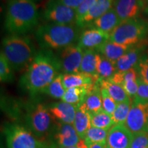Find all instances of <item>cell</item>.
<instances>
[{"instance_id": "1", "label": "cell", "mask_w": 148, "mask_h": 148, "mask_svg": "<svg viewBox=\"0 0 148 148\" xmlns=\"http://www.w3.org/2000/svg\"><path fill=\"white\" fill-rule=\"evenodd\" d=\"M60 73L62 69L57 53L49 49H40L21 75L19 85L31 97H35Z\"/></svg>"}, {"instance_id": "2", "label": "cell", "mask_w": 148, "mask_h": 148, "mask_svg": "<svg viewBox=\"0 0 148 148\" xmlns=\"http://www.w3.org/2000/svg\"><path fill=\"white\" fill-rule=\"evenodd\" d=\"M39 17L37 5L32 0H8L4 27L9 34L25 35L36 28Z\"/></svg>"}, {"instance_id": "3", "label": "cell", "mask_w": 148, "mask_h": 148, "mask_svg": "<svg viewBox=\"0 0 148 148\" xmlns=\"http://www.w3.org/2000/svg\"><path fill=\"white\" fill-rule=\"evenodd\" d=\"M79 28L76 25L46 23L36 27L34 37L40 49L59 51L78 40Z\"/></svg>"}, {"instance_id": "4", "label": "cell", "mask_w": 148, "mask_h": 148, "mask_svg": "<svg viewBox=\"0 0 148 148\" xmlns=\"http://www.w3.org/2000/svg\"><path fill=\"white\" fill-rule=\"evenodd\" d=\"M1 51L15 71L27 69L37 53L28 36L16 34H10L3 38Z\"/></svg>"}, {"instance_id": "5", "label": "cell", "mask_w": 148, "mask_h": 148, "mask_svg": "<svg viewBox=\"0 0 148 148\" xmlns=\"http://www.w3.org/2000/svg\"><path fill=\"white\" fill-rule=\"evenodd\" d=\"M24 110L25 127L37 138L47 141L49 135L53 134L57 123L47 106L37 101H29L24 106Z\"/></svg>"}, {"instance_id": "6", "label": "cell", "mask_w": 148, "mask_h": 148, "mask_svg": "<svg viewBox=\"0 0 148 148\" xmlns=\"http://www.w3.org/2000/svg\"><path fill=\"white\" fill-rule=\"evenodd\" d=\"M148 36V22L139 17L121 23L110 34V40L116 43L133 46L143 42Z\"/></svg>"}, {"instance_id": "7", "label": "cell", "mask_w": 148, "mask_h": 148, "mask_svg": "<svg viewBox=\"0 0 148 148\" xmlns=\"http://www.w3.org/2000/svg\"><path fill=\"white\" fill-rule=\"evenodd\" d=\"M3 134L8 148H56L54 143L37 138L27 127L16 123H7Z\"/></svg>"}, {"instance_id": "8", "label": "cell", "mask_w": 148, "mask_h": 148, "mask_svg": "<svg viewBox=\"0 0 148 148\" xmlns=\"http://www.w3.org/2000/svg\"><path fill=\"white\" fill-rule=\"evenodd\" d=\"M42 16L46 23L73 25L75 24V10L59 0H49L44 7Z\"/></svg>"}, {"instance_id": "9", "label": "cell", "mask_w": 148, "mask_h": 148, "mask_svg": "<svg viewBox=\"0 0 148 148\" xmlns=\"http://www.w3.org/2000/svg\"><path fill=\"white\" fill-rule=\"evenodd\" d=\"M132 134L148 132V102L133 99L125 123Z\"/></svg>"}, {"instance_id": "10", "label": "cell", "mask_w": 148, "mask_h": 148, "mask_svg": "<svg viewBox=\"0 0 148 148\" xmlns=\"http://www.w3.org/2000/svg\"><path fill=\"white\" fill-rule=\"evenodd\" d=\"M58 56L64 73H78L84 50L77 44H72L58 51Z\"/></svg>"}, {"instance_id": "11", "label": "cell", "mask_w": 148, "mask_h": 148, "mask_svg": "<svg viewBox=\"0 0 148 148\" xmlns=\"http://www.w3.org/2000/svg\"><path fill=\"white\" fill-rule=\"evenodd\" d=\"M109 40L110 34L95 27H89L80 33L77 44L83 50L96 49Z\"/></svg>"}, {"instance_id": "12", "label": "cell", "mask_w": 148, "mask_h": 148, "mask_svg": "<svg viewBox=\"0 0 148 148\" xmlns=\"http://www.w3.org/2000/svg\"><path fill=\"white\" fill-rule=\"evenodd\" d=\"M133 134L125 125H114L109 130L107 148H130Z\"/></svg>"}, {"instance_id": "13", "label": "cell", "mask_w": 148, "mask_h": 148, "mask_svg": "<svg viewBox=\"0 0 148 148\" xmlns=\"http://www.w3.org/2000/svg\"><path fill=\"white\" fill-rule=\"evenodd\" d=\"M53 134L59 147L75 145L82 140L73 125L60 122H57Z\"/></svg>"}, {"instance_id": "14", "label": "cell", "mask_w": 148, "mask_h": 148, "mask_svg": "<svg viewBox=\"0 0 148 148\" xmlns=\"http://www.w3.org/2000/svg\"><path fill=\"white\" fill-rule=\"evenodd\" d=\"M146 45L143 42L132 46L124 55L114 62L116 71H124L136 67L138 61L146 52Z\"/></svg>"}, {"instance_id": "15", "label": "cell", "mask_w": 148, "mask_h": 148, "mask_svg": "<svg viewBox=\"0 0 148 148\" xmlns=\"http://www.w3.org/2000/svg\"><path fill=\"white\" fill-rule=\"evenodd\" d=\"M143 5V0H114L112 8L123 21L138 17Z\"/></svg>"}, {"instance_id": "16", "label": "cell", "mask_w": 148, "mask_h": 148, "mask_svg": "<svg viewBox=\"0 0 148 148\" xmlns=\"http://www.w3.org/2000/svg\"><path fill=\"white\" fill-rule=\"evenodd\" d=\"M49 112L56 121L73 125L77 106L65 101L51 103L47 106Z\"/></svg>"}, {"instance_id": "17", "label": "cell", "mask_w": 148, "mask_h": 148, "mask_svg": "<svg viewBox=\"0 0 148 148\" xmlns=\"http://www.w3.org/2000/svg\"><path fill=\"white\" fill-rule=\"evenodd\" d=\"M121 23V20L117 15L114 9L111 8L106 13L92 21L88 27H95L110 34Z\"/></svg>"}, {"instance_id": "18", "label": "cell", "mask_w": 148, "mask_h": 148, "mask_svg": "<svg viewBox=\"0 0 148 148\" xmlns=\"http://www.w3.org/2000/svg\"><path fill=\"white\" fill-rule=\"evenodd\" d=\"M98 79L97 77L82 72L62 74V83L65 89L73 87L93 86Z\"/></svg>"}, {"instance_id": "19", "label": "cell", "mask_w": 148, "mask_h": 148, "mask_svg": "<svg viewBox=\"0 0 148 148\" xmlns=\"http://www.w3.org/2000/svg\"><path fill=\"white\" fill-rule=\"evenodd\" d=\"M113 2L114 0H97L95 4L90 9L87 14L78 23L76 24V25L79 28L88 26L92 21L112 8Z\"/></svg>"}, {"instance_id": "20", "label": "cell", "mask_w": 148, "mask_h": 148, "mask_svg": "<svg viewBox=\"0 0 148 148\" xmlns=\"http://www.w3.org/2000/svg\"><path fill=\"white\" fill-rule=\"evenodd\" d=\"M132 47V46H127L116 43L109 40L99 46L95 50H97V52H99V53H100L105 58L114 63Z\"/></svg>"}, {"instance_id": "21", "label": "cell", "mask_w": 148, "mask_h": 148, "mask_svg": "<svg viewBox=\"0 0 148 148\" xmlns=\"http://www.w3.org/2000/svg\"><path fill=\"white\" fill-rule=\"evenodd\" d=\"M81 104L89 113H95L103 110L101 87L97 82L86 94Z\"/></svg>"}, {"instance_id": "22", "label": "cell", "mask_w": 148, "mask_h": 148, "mask_svg": "<svg viewBox=\"0 0 148 148\" xmlns=\"http://www.w3.org/2000/svg\"><path fill=\"white\" fill-rule=\"evenodd\" d=\"M73 127L82 140L84 139L88 130L91 127L90 113L82 104L77 106L76 113L73 123Z\"/></svg>"}, {"instance_id": "23", "label": "cell", "mask_w": 148, "mask_h": 148, "mask_svg": "<svg viewBox=\"0 0 148 148\" xmlns=\"http://www.w3.org/2000/svg\"><path fill=\"white\" fill-rule=\"evenodd\" d=\"M97 82L101 88L106 89L109 95L113 98L114 100L117 103L131 100V98L127 95L121 85L111 82L108 79L99 78Z\"/></svg>"}, {"instance_id": "24", "label": "cell", "mask_w": 148, "mask_h": 148, "mask_svg": "<svg viewBox=\"0 0 148 148\" xmlns=\"http://www.w3.org/2000/svg\"><path fill=\"white\" fill-rule=\"evenodd\" d=\"M97 53L95 49H89L84 50L79 71L99 78L97 71Z\"/></svg>"}, {"instance_id": "25", "label": "cell", "mask_w": 148, "mask_h": 148, "mask_svg": "<svg viewBox=\"0 0 148 148\" xmlns=\"http://www.w3.org/2000/svg\"><path fill=\"white\" fill-rule=\"evenodd\" d=\"M93 86L67 88V89H66V91L61 100L71 103V104L74 105L75 106H78L82 103L85 96L86 95V94Z\"/></svg>"}, {"instance_id": "26", "label": "cell", "mask_w": 148, "mask_h": 148, "mask_svg": "<svg viewBox=\"0 0 148 148\" xmlns=\"http://www.w3.org/2000/svg\"><path fill=\"white\" fill-rule=\"evenodd\" d=\"M97 71L99 78L108 79L112 77L117 71L113 62L98 53Z\"/></svg>"}, {"instance_id": "27", "label": "cell", "mask_w": 148, "mask_h": 148, "mask_svg": "<svg viewBox=\"0 0 148 148\" xmlns=\"http://www.w3.org/2000/svg\"><path fill=\"white\" fill-rule=\"evenodd\" d=\"M90 125L92 127L110 130L114 125L112 116L103 110L95 113H90Z\"/></svg>"}, {"instance_id": "28", "label": "cell", "mask_w": 148, "mask_h": 148, "mask_svg": "<svg viewBox=\"0 0 148 148\" xmlns=\"http://www.w3.org/2000/svg\"><path fill=\"white\" fill-rule=\"evenodd\" d=\"M62 74L60 73L42 90L41 93L46 94L54 99H62L66 91L62 83Z\"/></svg>"}, {"instance_id": "29", "label": "cell", "mask_w": 148, "mask_h": 148, "mask_svg": "<svg viewBox=\"0 0 148 148\" xmlns=\"http://www.w3.org/2000/svg\"><path fill=\"white\" fill-rule=\"evenodd\" d=\"M108 130L90 127L86 132L84 140L87 145L92 143L106 144Z\"/></svg>"}, {"instance_id": "30", "label": "cell", "mask_w": 148, "mask_h": 148, "mask_svg": "<svg viewBox=\"0 0 148 148\" xmlns=\"http://www.w3.org/2000/svg\"><path fill=\"white\" fill-rule=\"evenodd\" d=\"M132 102V100H130L117 103L115 110L111 115L114 125H125Z\"/></svg>"}, {"instance_id": "31", "label": "cell", "mask_w": 148, "mask_h": 148, "mask_svg": "<svg viewBox=\"0 0 148 148\" xmlns=\"http://www.w3.org/2000/svg\"><path fill=\"white\" fill-rule=\"evenodd\" d=\"M13 69L3 52L0 53V80L2 82H11L14 79Z\"/></svg>"}, {"instance_id": "32", "label": "cell", "mask_w": 148, "mask_h": 148, "mask_svg": "<svg viewBox=\"0 0 148 148\" xmlns=\"http://www.w3.org/2000/svg\"><path fill=\"white\" fill-rule=\"evenodd\" d=\"M138 77V75L137 71L134 68V69H131L127 70V71H116L112 77H110L108 79L111 82L122 86L123 83L127 82V81L131 80V79H136Z\"/></svg>"}, {"instance_id": "33", "label": "cell", "mask_w": 148, "mask_h": 148, "mask_svg": "<svg viewBox=\"0 0 148 148\" xmlns=\"http://www.w3.org/2000/svg\"><path fill=\"white\" fill-rule=\"evenodd\" d=\"M101 98H102V110L106 113L112 115L116 108L117 103L109 95L106 89L101 88Z\"/></svg>"}, {"instance_id": "34", "label": "cell", "mask_w": 148, "mask_h": 148, "mask_svg": "<svg viewBox=\"0 0 148 148\" xmlns=\"http://www.w3.org/2000/svg\"><path fill=\"white\" fill-rule=\"evenodd\" d=\"M138 75L145 82L148 83V52H145L134 68Z\"/></svg>"}, {"instance_id": "35", "label": "cell", "mask_w": 148, "mask_h": 148, "mask_svg": "<svg viewBox=\"0 0 148 148\" xmlns=\"http://www.w3.org/2000/svg\"><path fill=\"white\" fill-rule=\"evenodd\" d=\"M97 0H84V1L79 5V6L75 10L76 19H75V25L78 23L83 17L87 14L90 9L95 4Z\"/></svg>"}, {"instance_id": "36", "label": "cell", "mask_w": 148, "mask_h": 148, "mask_svg": "<svg viewBox=\"0 0 148 148\" xmlns=\"http://www.w3.org/2000/svg\"><path fill=\"white\" fill-rule=\"evenodd\" d=\"M130 148H148V132L133 134Z\"/></svg>"}, {"instance_id": "37", "label": "cell", "mask_w": 148, "mask_h": 148, "mask_svg": "<svg viewBox=\"0 0 148 148\" xmlns=\"http://www.w3.org/2000/svg\"><path fill=\"white\" fill-rule=\"evenodd\" d=\"M138 92L134 98V99L148 102V83L138 77Z\"/></svg>"}, {"instance_id": "38", "label": "cell", "mask_w": 148, "mask_h": 148, "mask_svg": "<svg viewBox=\"0 0 148 148\" xmlns=\"http://www.w3.org/2000/svg\"><path fill=\"white\" fill-rule=\"evenodd\" d=\"M124 90L126 92L127 95L130 98H134L138 92V83L137 79H131V80L127 81L122 85Z\"/></svg>"}, {"instance_id": "39", "label": "cell", "mask_w": 148, "mask_h": 148, "mask_svg": "<svg viewBox=\"0 0 148 148\" xmlns=\"http://www.w3.org/2000/svg\"><path fill=\"white\" fill-rule=\"evenodd\" d=\"M59 1L63 4L75 10L79 6V5L84 1V0H59Z\"/></svg>"}, {"instance_id": "40", "label": "cell", "mask_w": 148, "mask_h": 148, "mask_svg": "<svg viewBox=\"0 0 148 148\" xmlns=\"http://www.w3.org/2000/svg\"><path fill=\"white\" fill-rule=\"evenodd\" d=\"M59 148H88V145H86L84 140H81L77 145L71 146V147H59Z\"/></svg>"}, {"instance_id": "41", "label": "cell", "mask_w": 148, "mask_h": 148, "mask_svg": "<svg viewBox=\"0 0 148 148\" xmlns=\"http://www.w3.org/2000/svg\"><path fill=\"white\" fill-rule=\"evenodd\" d=\"M88 148H107L106 144L103 143H92L88 145Z\"/></svg>"}, {"instance_id": "42", "label": "cell", "mask_w": 148, "mask_h": 148, "mask_svg": "<svg viewBox=\"0 0 148 148\" xmlns=\"http://www.w3.org/2000/svg\"><path fill=\"white\" fill-rule=\"evenodd\" d=\"M32 1H33L34 2V1H38V0H32Z\"/></svg>"}, {"instance_id": "43", "label": "cell", "mask_w": 148, "mask_h": 148, "mask_svg": "<svg viewBox=\"0 0 148 148\" xmlns=\"http://www.w3.org/2000/svg\"><path fill=\"white\" fill-rule=\"evenodd\" d=\"M143 1H148V0H143Z\"/></svg>"}]
</instances>
